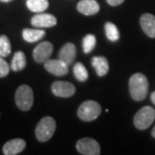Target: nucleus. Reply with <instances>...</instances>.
I'll use <instances>...</instances> for the list:
<instances>
[{"mask_svg":"<svg viewBox=\"0 0 155 155\" xmlns=\"http://www.w3.org/2000/svg\"><path fill=\"white\" fill-rule=\"evenodd\" d=\"M148 81L142 73H135L129 79V92L135 101H142L147 95Z\"/></svg>","mask_w":155,"mask_h":155,"instance_id":"f257e3e1","label":"nucleus"},{"mask_svg":"<svg viewBox=\"0 0 155 155\" xmlns=\"http://www.w3.org/2000/svg\"><path fill=\"white\" fill-rule=\"evenodd\" d=\"M55 129V120L51 116H45L39 122L36 126L35 136L41 142L48 141L54 135Z\"/></svg>","mask_w":155,"mask_h":155,"instance_id":"f03ea898","label":"nucleus"},{"mask_svg":"<svg viewBox=\"0 0 155 155\" xmlns=\"http://www.w3.org/2000/svg\"><path fill=\"white\" fill-rule=\"evenodd\" d=\"M102 108L100 104L92 100L84 102L78 110V116L84 122H91L100 116Z\"/></svg>","mask_w":155,"mask_h":155,"instance_id":"7ed1b4c3","label":"nucleus"},{"mask_svg":"<svg viewBox=\"0 0 155 155\" xmlns=\"http://www.w3.org/2000/svg\"><path fill=\"white\" fill-rule=\"evenodd\" d=\"M15 99L17 107L21 110H29L34 104V93L31 87L26 84L19 86L16 91Z\"/></svg>","mask_w":155,"mask_h":155,"instance_id":"20e7f679","label":"nucleus"},{"mask_svg":"<svg viewBox=\"0 0 155 155\" xmlns=\"http://www.w3.org/2000/svg\"><path fill=\"white\" fill-rule=\"evenodd\" d=\"M155 120V110L151 106H145L135 114L134 124L140 130H144L151 126Z\"/></svg>","mask_w":155,"mask_h":155,"instance_id":"39448f33","label":"nucleus"},{"mask_svg":"<svg viewBox=\"0 0 155 155\" xmlns=\"http://www.w3.org/2000/svg\"><path fill=\"white\" fill-rule=\"evenodd\" d=\"M77 150L84 155H98L100 154V145L98 142L92 138L80 139L76 144Z\"/></svg>","mask_w":155,"mask_h":155,"instance_id":"423d86ee","label":"nucleus"},{"mask_svg":"<svg viewBox=\"0 0 155 155\" xmlns=\"http://www.w3.org/2000/svg\"><path fill=\"white\" fill-rule=\"evenodd\" d=\"M51 89L53 93L60 97H70L76 91L75 86L67 81H55L52 84Z\"/></svg>","mask_w":155,"mask_h":155,"instance_id":"0eeeda50","label":"nucleus"},{"mask_svg":"<svg viewBox=\"0 0 155 155\" xmlns=\"http://www.w3.org/2000/svg\"><path fill=\"white\" fill-rule=\"evenodd\" d=\"M53 45L49 41H42L36 46L33 51V58L37 63L46 62L49 60L53 53Z\"/></svg>","mask_w":155,"mask_h":155,"instance_id":"6e6552de","label":"nucleus"},{"mask_svg":"<svg viewBox=\"0 0 155 155\" xmlns=\"http://www.w3.org/2000/svg\"><path fill=\"white\" fill-rule=\"evenodd\" d=\"M45 69L55 76H64L68 73V65L61 60H48L44 64Z\"/></svg>","mask_w":155,"mask_h":155,"instance_id":"1a4fd4ad","label":"nucleus"},{"mask_svg":"<svg viewBox=\"0 0 155 155\" xmlns=\"http://www.w3.org/2000/svg\"><path fill=\"white\" fill-rule=\"evenodd\" d=\"M31 24L36 28H50L57 24V19L49 13H41L32 17Z\"/></svg>","mask_w":155,"mask_h":155,"instance_id":"9d476101","label":"nucleus"},{"mask_svg":"<svg viewBox=\"0 0 155 155\" xmlns=\"http://www.w3.org/2000/svg\"><path fill=\"white\" fill-rule=\"evenodd\" d=\"M26 147V141L22 139H13L6 142L3 147V153L5 155H16Z\"/></svg>","mask_w":155,"mask_h":155,"instance_id":"9b49d317","label":"nucleus"},{"mask_svg":"<svg viewBox=\"0 0 155 155\" xmlns=\"http://www.w3.org/2000/svg\"><path fill=\"white\" fill-rule=\"evenodd\" d=\"M77 9L85 16H93L99 11L100 6L96 0H81L78 4Z\"/></svg>","mask_w":155,"mask_h":155,"instance_id":"f8f14e48","label":"nucleus"},{"mask_svg":"<svg viewBox=\"0 0 155 155\" xmlns=\"http://www.w3.org/2000/svg\"><path fill=\"white\" fill-rule=\"evenodd\" d=\"M140 26L145 34L151 38H155V17L150 13H145L140 17Z\"/></svg>","mask_w":155,"mask_h":155,"instance_id":"ddd939ff","label":"nucleus"},{"mask_svg":"<svg viewBox=\"0 0 155 155\" xmlns=\"http://www.w3.org/2000/svg\"><path fill=\"white\" fill-rule=\"evenodd\" d=\"M76 57V47L72 43H67L61 48L59 53V59L67 63V65H71L75 60Z\"/></svg>","mask_w":155,"mask_h":155,"instance_id":"4468645a","label":"nucleus"},{"mask_svg":"<svg viewBox=\"0 0 155 155\" xmlns=\"http://www.w3.org/2000/svg\"><path fill=\"white\" fill-rule=\"evenodd\" d=\"M91 65L96 70L97 74L103 77L105 76L109 72V63L104 56H95L91 59Z\"/></svg>","mask_w":155,"mask_h":155,"instance_id":"2eb2a0df","label":"nucleus"},{"mask_svg":"<svg viewBox=\"0 0 155 155\" xmlns=\"http://www.w3.org/2000/svg\"><path fill=\"white\" fill-rule=\"evenodd\" d=\"M45 36V31L42 29H32L24 28L22 30V38L28 42H35L43 38Z\"/></svg>","mask_w":155,"mask_h":155,"instance_id":"dca6fc26","label":"nucleus"},{"mask_svg":"<svg viewBox=\"0 0 155 155\" xmlns=\"http://www.w3.org/2000/svg\"><path fill=\"white\" fill-rule=\"evenodd\" d=\"M26 65H27V61L24 53L22 51H18L15 53L11 64V70H13L14 72L22 71L25 68Z\"/></svg>","mask_w":155,"mask_h":155,"instance_id":"f3484780","label":"nucleus"},{"mask_svg":"<svg viewBox=\"0 0 155 155\" xmlns=\"http://www.w3.org/2000/svg\"><path fill=\"white\" fill-rule=\"evenodd\" d=\"M49 5L48 0H27L28 10L35 13H41L48 9Z\"/></svg>","mask_w":155,"mask_h":155,"instance_id":"a211bd4d","label":"nucleus"},{"mask_svg":"<svg viewBox=\"0 0 155 155\" xmlns=\"http://www.w3.org/2000/svg\"><path fill=\"white\" fill-rule=\"evenodd\" d=\"M105 34L107 38L109 39L111 41H116L120 38V33L118 28L116 27L114 23L110 22H108L105 23Z\"/></svg>","mask_w":155,"mask_h":155,"instance_id":"6ab92c4d","label":"nucleus"},{"mask_svg":"<svg viewBox=\"0 0 155 155\" xmlns=\"http://www.w3.org/2000/svg\"><path fill=\"white\" fill-rule=\"evenodd\" d=\"M74 76L80 82H84L88 78V72L81 62H77L73 67Z\"/></svg>","mask_w":155,"mask_h":155,"instance_id":"aec40b11","label":"nucleus"},{"mask_svg":"<svg viewBox=\"0 0 155 155\" xmlns=\"http://www.w3.org/2000/svg\"><path fill=\"white\" fill-rule=\"evenodd\" d=\"M11 45L9 38L6 35H0V56L7 57L11 54Z\"/></svg>","mask_w":155,"mask_h":155,"instance_id":"412c9836","label":"nucleus"},{"mask_svg":"<svg viewBox=\"0 0 155 155\" xmlns=\"http://www.w3.org/2000/svg\"><path fill=\"white\" fill-rule=\"evenodd\" d=\"M97 39L92 34H88L83 39V50L85 54L91 53L96 46Z\"/></svg>","mask_w":155,"mask_h":155,"instance_id":"4be33fe9","label":"nucleus"},{"mask_svg":"<svg viewBox=\"0 0 155 155\" xmlns=\"http://www.w3.org/2000/svg\"><path fill=\"white\" fill-rule=\"evenodd\" d=\"M10 72V67L3 57L0 56V78H4L7 76Z\"/></svg>","mask_w":155,"mask_h":155,"instance_id":"5701e85b","label":"nucleus"},{"mask_svg":"<svg viewBox=\"0 0 155 155\" xmlns=\"http://www.w3.org/2000/svg\"><path fill=\"white\" fill-rule=\"evenodd\" d=\"M108 4L111 6H117L122 4L124 0H107Z\"/></svg>","mask_w":155,"mask_h":155,"instance_id":"b1692460","label":"nucleus"},{"mask_svg":"<svg viewBox=\"0 0 155 155\" xmlns=\"http://www.w3.org/2000/svg\"><path fill=\"white\" fill-rule=\"evenodd\" d=\"M151 100H152V102L155 104V91H153L152 93V95H151Z\"/></svg>","mask_w":155,"mask_h":155,"instance_id":"393cba45","label":"nucleus"},{"mask_svg":"<svg viewBox=\"0 0 155 155\" xmlns=\"http://www.w3.org/2000/svg\"><path fill=\"white\" fill-rule=\"evenodd\" d=\"M152 136H153V138H155V126L153 128V130H152Z\"/></svg>","mask_w":155,"mask_h":155,"instance_id":"a878e982","label":"nucleus"},{"mask_svg":"<svg viewBox=\"0 0 155 155\" xmlns=\"http://www.w3.org/2000/svg\"><path fill=\"white\" fill-rule=\"evenodd\" d=\"M1 2H5V3H7V2H11V1H12V0H0Z\"/></svg>","mask_w":155,"mask_h":155,"instance_id":"bb28decb","label":"nucleus"}]
</instances>
